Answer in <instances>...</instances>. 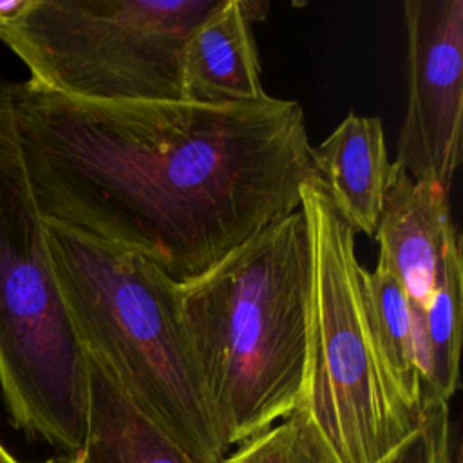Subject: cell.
Returning a JSON list of instances; mask_svg holds the SVG:
<instances>
[{
    "instance_id": "e0dca14e",
    "label": "cell",
    "mask_w": 463,
    "mask_h": 463,
    "mask_svg": "<svg viewBox=\"0 0 463 463\" xmlns=\"http://www.w3.org/2000/svg\"><path fill=\"white\" fill-rule=\"evenodd\" d=\"M0 463H20V461L4 447L2 441H0Z\"/></svg>"
},
{
    "instance_id": "52a82bcc",
    "label": "cell",
    "mask_w": 463,
    "mask_h": 463,
    "mask_svg": "<svg viewBox=\"0 0 463 463\" xmlns=\"http://www.w3.org/2000/svg\"><path fill=\"white\" fill-rule=\"evenodd\" d=\"M407 109L394 163L449 192L461 161L463 2L405 0Z\"/></svg>"
},
{
    "instance_id": "5b68a950",
    "label": "cell",
    "mask_w": 463,
    "mask_h": 463,
    "mask_svg": "<svg viewBox=\"0 0 463 463\" xmlns=\"http://www.w3.org/2000/svg\"><path fill=\"white\" fill-rule=\"evenodd\" d=\"M313 242L306 405L340 463H380L418 425L392 385L371 326L356 233L318 184L302 190Z\"/></svg>"
},
{
    "instance_id": "4fadbf2b",
    "label": "cell",
    "mask_w": 463,
    "mask_h": 463,
    "mask_svg": "<svg viewBox=\"0 0 463 463\" xmlns=\"http://www.w3.org/2000/svg\"><path fill=\"white\" fill-rule=\"evenodd\" d=\"M365 288L371 326L387 374L405 405L421 414V380L409 297L402 282L380 264L373 271L367 269Z\"/></svg>"
},
{
    "instance_id": "9c48e42d",
    "label": "cell",
    "mask_w": 463,
    "mask_h": 463,
    "mask_svg": "<svg viewBox=\"0 0 463 463\" xmlns=\"http://www.w3.org/2000/svg\"><path fill=\"white\" fill-rule=\"evenodd\" d=\"M268 5L224 0L190 36L183 52L181 96L201 105H246L268 94L260 83L253 20Z\"/></svg>"
},
{
    "instance_id": "ac0fdd59",
    "label": "cell",
    "mask_w": 463,
    "mask_h": 463,
    "mask_svg": "<svg viewBox=\"0 0 463 463\" xmlns=\"http://www.w3.org/2000/svg\"><path fill=\"white\" fill-rule=\"evenodd\" d=\"M45 463H58V461H45ZM63 463H78V459H69V461H63Z\"/></svg>"
},
{
    "instance_id": "30bf717a",
    "label": "cell",
    "mask_w": 463,
    "mask_h": 463,
    "mask_svg": "<svg viewBox=\"0 0 463 463\" xmlns=\"http://www.w3.org/2000/svg\"><path fill=\"white\" fill-rule=\"evenodd\" d=\"M311 152L320 184L338 213L354 233L373 237L392 168L380 118L349 112Z\"/></svg>"
},
{
    "instance_id": "277c9868",
    "label": "cell",
    "mask_w": 463,
    "mask_h": 463,
    "mask_svg": "<svg viewBox=\"0 0 463 463\" xmlns=\"http://www.w3.org/2000/svg\"><path fill=\"white\" fill-rule=\"evenodd\" d=\"M0 392L11 423L76 458L89 423V369L51 260L0 81Z\"/></svg>"
},
{
    "instance_id": "9a60e30c",
    "label": "cell",
    "mask_w": 463,
    "mask_h": 463,
    "mask_svg": "<svg viewBox=\"0 0 463 463\" xmlns=\"http://www.w3.org/2000/svg\"><path fill=\"white\" fill-rule=\"evenodd\" d=\"M454 445L449 403L429 405L416 429L380 463H447Z\"/></svg>"
},
{
    "instance_id": "3957f363",
    "label": "cell",
    "mask_w": 463,
    "mask_h": 463,
    "mask_svg": "<svg viewBox=\"0 0 463 463\" xmlns=\"http://www.w3.org/2000/svg\"><path fill=\"white\" fill-rule=\"evenodd\" d=\"M56 280L85 354L201 463L228 449L179 306V284L143 255L45 222Z\"/></svg>"
},
{
    "instance_id": "8992f818",
    "label": "cell",
    "mask_w": 463,
    "mask_h": 463,
    "mask_svg": "<svg viewBox=\"0 0 463 463\" xmlns=\"http://www.w3.org/2000/svg\"><path fill=\"white\" fill-rule=\"evenodd\" d=\"M224 0H27L0 25L29 81L94 103L175 101L192 33Z\"/></svg>"
},
{
    "instance_id": "2e32d148",
    "label": "cell",
    "mask_w": 463,
    "mask_h": 463,
    "mask_svg": "<svg viewBox=\"0 0 463 463\" xmlns=\"http://www.w3.org/2000/svg\"><path fill=\"white\" fill-rule=\"evenodd\" d=\"M27 0H0V25L13 20L24 7Z\"/></svg>"
},
{
    "instance_id": "7c38bea8",
    "label": "cell",
    "mask_w": 463,
    "mask_h": 463,
    "mask_svg": "<svg viewBox=\"0 0 463 463\" xmlns=\"http://www.w3.org/2000/svg\"><path fill=\"white\" fill-rule=\"evenodd\" d=\"M463 320V251L456 232L445 246L436 286L423 313L418 342V371L423 411L449 403L459 383Z\"/></svg>"
},
{
    "instance_id": "5bb4252c",
    "label": "cell",
    "mask_w": 463,
    "mask_h": 463,
    "mask_svg": "<svg viewBox=\"0 0 463 463\" xmlns=\"http://www.w3.org/2000/svg\"><path fill=\"white\" fill-rule=\"evenodd\" d=\"M219 463H340L309 411L300 403L269 429L242 441Z\"/></svg>"
},
{
    "instance_id": "6da1fadb",
    "label": "cell",
    "mask_w": 463,
    "mask_h": 463,
    "mask_svg": "<svg viewBox=\"0 0 463 463\" xmlns=\"http://www.w3.org/2000/svg\"><path fill=\"white\" fill-rule=\"evenodd\" d=\"M18 150L45 222L201 277L320 184L304 109L186 99L94 103L9 81Z\"/></svg>"
},
{
    "instance_id": "7a4b0ae2",
    "label": "cell",
    "mask_w": 463,
    "mask_h": 463,
    "mask_svg": "<svg viewBox=\"0 0 463 463\" xmlns=\"http://www.w3.org/2000/svg\"><path fill=\"white\" fill-rule=\"evenodd\" d=\"M313 242L295 210L179 284V306L226 449L293 412L306 392Z\"/></svg>"
},
{
    "instance_id": "8fae6325",
    "label": "cell",
    "mask_w": 463,
    "mask_h": 463,
    "mask_svg": "<svg viewBox=\"0 0 463 463\" xmlns=\"http://www.w3.org/2000/svg\"><path fill=\"white\" fill-rule=\"evenodd\" d=\"M85 356L89 423L78 463H201L163 432L98 360Z\"/></svg>"
},
{
    "instance_id": "ba28073f",
    "label": "cell",
    "mask_w": 463,
    "mask_h": 463,
    "mask_svg": "<svg viewBox=\"0 0 463 463\" xmlns=\"http://www.w3.org/2000/svg\"><path fill=\"white\" fill-rule=\"evenodd\" d=\"M458 232L449 192L432 183L414 181L394 161L374 230L378 262L403 286L414 322L416 358L423 313L438 279L447 242Z\"/></svg>"
}]
</instances>
